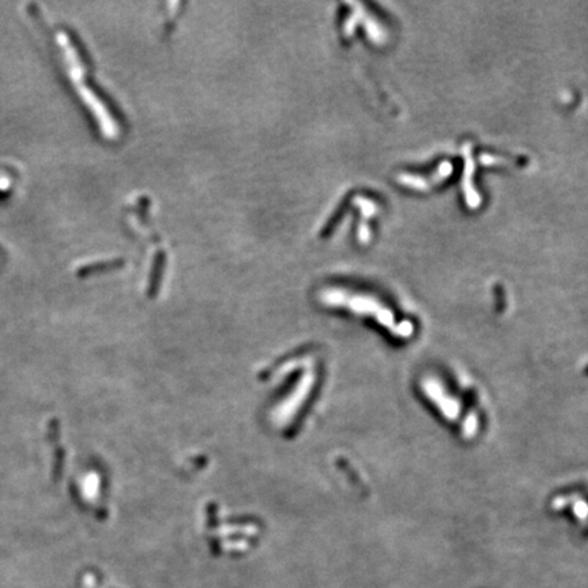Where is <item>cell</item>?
<instances>
[{"label":"cell","instance_id":"6da1fadb","mask_svg":"<svg viewBox=\"0 0 588 588\" xmlns=\"http://www.w3.org/2000/svg\"><path fill=\"white\" fill-rule=\"evenodd\" d=\"M320 298L328 307H339L357 315L373 318L379 325L386 327L399 338H409L413 334V325L410 322L398 323L391 311L372 296L354 293L340 287H331L322 293Z\"/></svg>","mask_w":588,"mask_h":588},{"label":"cell","instance_id":"7a4b0ae2","mask_svg":"<svg viewBox=\"0 0 588 588\" xmlns=\"http://www.w3.org/2000/svg\"><path fill=\"white\" fill-rule=\"evenodd\" d=\"M421 389L424 395L428 396L431 402L443 413L446 418L450 421H457L461 414V404L448 391H446L444 386L440 380L435 378H426L421 383Z\"/></svg>","mask_w":588,"mask_h":588},{"label":"cell","instance_id":"3957f363","mask_svg":"<svg viewBox=\"0 0 588 588\" xmlns=\"http://www.w3.org/2000/svg\"><path fill=\"white\" fill-rule=\"evenodd\" d=\"M453 169L454 168H453L451 162L444 161V162H442L439 169L436 172H433L431 176L422 177V176H415V175H400L398 177V180L400 184H404L406 187L420 190V191H426V190L440 184L446 179H448L453 173Z\"/></svg>","mask_w":588,"mask_h":588},{"label":"cell","instance_id":"277c9868","mask_svg":"<svg viewBox=\"0 0 588 588\" xmlns=\"http://www.w3.org/2000/svg\"><path fill=\"white\" fill-rule=\"evenodd\" d=\"M463 157H464V171H463V179H461V188L466 197V203L470 208H477L481 204V196L474 188V172H475V164L471 153V144L466 143L463 146Z\"/></svg>","mask_w":588,"mask_h":588},{"label":"cell","instance_id":"5b68a950","mask_svg":"<svg viewBox=\"0 0 588 588\" xmlns=\"http://www.w3.org/2000/svg\"><path fill=\"white\" fill-rule=\"evenodd\" d=\"M354 203L357 206H360L361 214H362V222L360 225L358 239H360L361 244H367L369 241V237H371V230H369L367 221L376 213V204L372 200L365 199V197H356Z\"/></svg>","mask_w":588,"mask_h":588}]
</instances>
